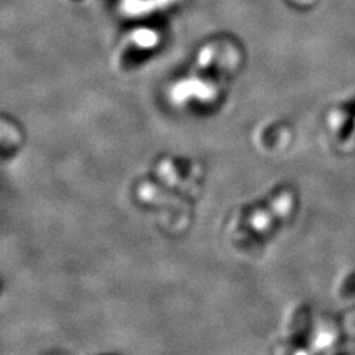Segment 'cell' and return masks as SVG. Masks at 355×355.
<instances>
[{
    "instance_id": "2",
    "label": "cell",
    "mask_w": 355,
    "mask_h": 355,
    "mask_svg": "<svg viewBox=\"0 0 355 355\" xmlns=\"http://www.w3.org/2000/svg\"><path fill=\"white\" fill-rule=\"evenodd\" d=\"M295 205L296 193L288 186L271 192L262 200L243 205L229 218L230 241L239 249L253 252L291 215Z\"/></svg>"
},
{
    "instance_id": "5",
    "label": "cell",
    "mask_w": 355,
    "mask_h": 355,
    "mask_svg": "<svg viewBox=\"0 0 355 355\" xmlns=\"http://www.w3.org/2000/svg\"><path fill=\"white\" fill-rule=\"evenodd\" d=\"M345 297H353L355 295V274L350 275L349 279L346 280V283L343 284V290H341Z\"/></svg>"
},
{
    "instance_id": "1",
    "label": "cell",
    "mask_w": 355,
    "mask_h": 355,
    "mask_svg": "<svg viewBox=\"0 0 355 355\" xmlns=\"http://www.w3.org/2000/svg\"><path fill=\"white\" fill-rule=\"evenodd\" d=\"M203 174L200 166L187 158L162 157L137 183V199L158 215L186 221L200 195Z\"/></svg>"
},
{
    "instance_id": "3",
    "label": "cell",
    "mask_w": 355,
    "mask_h": 355,
    "mask_svg": "<svg viewBox=\"0 0 355 355\" xmlns=\"http://www.w3.org/2000/svg\"><path fill=\"white\" fill-rule=\"evenodd\" d=\"M171 0H125L124 3V10L125 12L137 13L149 12L154 10L157 6H165L170 3Z\"/></svg>"
},
{
    "instance_id": "4",
    "label": "cell",
    "mask_w": 355,
    "mask_h": 355,
    "mask_svg": "<svg viewBox=\"0 0 355 355\" xmlns=\"http://www.w3.org/2000/svg\"><path fill=\"white\" fill-rule=\"evenodd\" d=\"M133 40L137 45L144 46V48H150L155 42H157V36L152 31H137L133 35Z\"/></svg>"
}]
</instances>
